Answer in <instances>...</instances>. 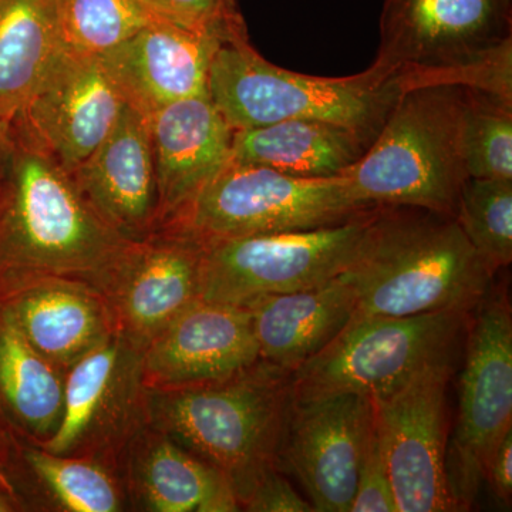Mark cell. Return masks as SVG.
Masks as SVG:
<instances>
[{
    "label": "cell",
    "mask_w": 512,
    "mask_h": 512,
    "mask_svg": "<svg viewBox=\"0 0 512 512\" xmlns=\"http://www.w3.org/2000/svg\"><path fill=\"white\" fill-rule=\"evenodd\" d=\"M130 244L101 220L72 175L10 120L0 187V279L59 276L104 296Z\"/></svg>",
    "instance_id": "6da1fadb"
},
{
    "label": "cell",
    "mask_w": 512,
    "mask_h": 512,
    "mask_svg": "<svg viewBox=\"0 0 512 512\" xmlns=\"http://www.w3.org/2000/svg\"><path fill=\"white\" fill-rule=\"evenodd\" d=\"M353 316L473 313L493 286L456 218L419 207L379 205L355 261L342 274Z\"/></svg>",
    "instance_id": "7a4b0ae2"
},
{
    "label": "cell",
    "mask_w": 512,
    "mask_h": 512,
    "mask_svg": "<svg viewBox=\"0 0 512 512\" xmlns=\"http://www.w3.org/2000/svg\"><path fill=\"white\" fill-rule=\"evenodd\" d=\"M293 403L292 372L259 360L217 382L146 389L144 417L228 478L244 504L272 468Z\"/></svg>",
    "instance_id": "3957f363"
},
{
    "label": "cell",
    "mask_w": 512,
    "mask_h": 512,
    "mask_svg": "<svg viewBox=\"0 0 512 512\" xmlns=\"http://www.w3.org/2000/svg\"><path fill=\"white\" fill-rule=\"evenodd\" d=\"M402 93L396 74L375 64L345 77L275 66L256 52L248 35L222 42L208 74V96L234 131L284 120H322L376 140Z\"/></svg>",
    "instance_id": "277c9868"
},
{
    "label": "cell",
    "mask_w": 512,
    "mask_h": 512,
    "mask_svg": "<svg viewBox=\"0 0 512 512\" xmlns=\"http://www.w3.org/2000/svg\"><path fill=\"white\" fill-rule=\"evenodd\" d=\"M463 87L429 86L400 94L365 156L346 171L370 205H407L456 217L468 180L461 150Z\"/></svg>",
    "instance_id": "5b68a950"
},
{
    "label": "cell",
    "mask_w": 512,
    "mask_h": 512,
    "mask_svg": "<svg viewBox=\"0 0 512 512\" xmlns=\"http://www.w3.org/2000/svg\"><path fill=\"white\" fill-rule=\"evenodd\" d=\"M512 52V0H384L375 66L403 92L467 87L480 64Z\"/></svg>",
    "instance_id": "8992f818"
},
{
    "label": "cell",
    "mask_w": 512,
    "mask_h": 512,
    "mask_svg": "<svg viewBox=\"0 0 512 512\" xmlns=\"http://www.w3.org/2000/svg\"><path fill=\"white\" fill-rule=\"evenodd\" d=\"M376 207L356 197L345 174L292 177L231 160L164 227L201 239L281 234L333 227Z\"/></svg>",
    "instance_id": "52a82bcc"
},
{
    "label": "cell",
    "mask_w": 512,
    "mask_h": 512,
    "mask_svg": "<svg viewBox=\"0 0 512 512\" xmlns=\"http://www.w3.org/2000/svg\"><path fill=\"white\" fill-rule=\"evenodd\" d=\"M468 315L353 316L326 348L292 373L293 399L387 396L427 367L451 360Z\"/></svg>",
    "instance_id": "ba28073f"
},
{
    "label": "cell",
    "mask_w": 512,
    "mask_h": 512,
    "mask_svg": "<svg viewBox=\"0 0 512 512\" xmlns=\"http://www.w3.org/2000/svg\"><path fill=\"white\" fill-rule=\"evenodd\" d=\"M376 208L333 227L202 239L200 298L245 306L328 284L355 261Z\"/></svg>",
    "instance_id": "9c48e42d"
},
{
    "label": "cell",
    "mask_w": 512,
    "mask_h": 512,
    "mask_svg": "<svg viewBox=\"0 0 512 512\" xmlns=\"http://www.w3.org/2000/svg\"><path fill=\"white\" fill-rule=\"evenodd\" d=\"M490 291L468 326L456 431L447 451L460 511L470 508L495 448L512 430V311L505 293Z\"/></svg>",
    "instance_id": "30bf717a"
},
{
    "label": "cell",
    "mask_w": 512,
    "mask_h": 512,
    "mask_svg": "<svg viewBox=\"0 0 512 512\" xmlns=\"http://www.w3.org/2000/svg\"><path fill=\"white\" fill-rule=\"evenodd\" d=\"M451 360L373 400L397 512L460 511L447 471Z\"/></svg>",
    "instance_id": "8fae6325"
},
{
    "label": "cell",
    "mask_w": 512,
    "mask_h": 512,
    "mask_svg": "<svg viewBox=\"0 0 512 512\" xmlns=\"http://www.w3.org/2000/svg\"><path fill=\"white\" fill-rule=\"evenodd\" d=\"M373 417L362 394L293 399L276 468L299 481L313 510L350 511Z\"/></svg>",
    "instance_id": "7c38bea8"
},
{
    "label": "cell",
    "mask_w": 512,
    "mask_h": 512,
    "mask_svg": "<svg viewBox=\"0 0 512 512\" xmlns=\"http://www.w3.org/2000/svg\"><path fill=\"white\" fill-rule=\"evenodd\" d=\"M141 352L116 332L70 366L56 433L37 446L59 456L94 457L127 444L144 417Z\"/></svg>",
    "instance_id": "4fadbf2b"
},
{
    "label": "cell",
    "mask_w": 512,
    "mask_h": 512,
    "mask_svg": "<svg viewBox=\"0 0 512 512\" xmlns=\"http://www.w3.org/2000/svg\"><path fill=\"white\" fill-rule=\"evenodd\" d=\"M124 106L99 56L62 45L10 120L70 174L109 136Z\"/></svg>",
    "instance_id": "5bb4252c"
},
{
    "label": "cell",
    "mask_w": 512,
    "mask_h": 512,
    "mask_svg": "<svg viewBox=\"0 0 512 512\" xmlns=\"http://www.w3.org/2000/svg\"><path fill=\"white\" fill-rule=\"evenodd\" d=\"M202 239L164 227L131 242L104 292L114 332L144 349L200 299Z\"/></svg>",
    "instance_id": "9a60e30c"
},
{
    "label": "cell",
    "mask_w": 512,
    "mask_h": 512,
    "mask_svg": "<svg viewBox=\"0 0 512 512\" xmlns=\"http://www.w3.org/2000/svg\"><path fill=\"white\" fill-rule=\"evenodd\" d=\"M261 360L245 306L197 299L141 353L146 389L227 379Z\"/></svg>",
    "instance_id": "2e32d148"
},
{
    "label": "cell",
    "mask_w": 512,
    "mask_h": 512,
    "mask_svg": "<svg viewBox=\"0 0 512 512\" xmlns=\"http://www.w3.org/2000/svg\"><path fill=\"white\" fill-rule=\"evenodd\" d=\"M222 42L160 18L99 59L126 104L150 116L174 101L208 94L212 57Z\"/></svg>",
    "instance_id": "e0dca14e"
},
{
    "label": "cell",
    "mask_w": 512,
    "mask_h": 512,
    "mask_svg": "<svg viewBox=\"0 0 512 512\" xmlns=\"http://www.w3.org/2000/svg\"><path fill=\"white\" fill-rule=\"evenodd\" d=\"M72 175L101 220L130 242L158 229V190L148 117L121 110L109 136Z\"/></svg>",
    "instance_id": "ac0fdd59"
},
{
    "label": "cell",
    "mask_w": 512,
    "mask_h": 512,
    "mask_svg": "<svg viewBox=\"0 0 512 512\" xmlns=\"http://www.w3.org/2000/svg\"><path fill=\"white\" fill-rule=\"evenodd\" d=\"M0 308L37 352L66 372L114 333L104 296L73 279L37 275L0 279Z\"/></svg>",
    "instance_id": "d6986e66"
},
{
    "label": "cell",
    "mask_w": 512,
    "mask_h": 512,
    "mask_svg": "<svg viewBox=\"0 0 512 512\" xmlns=\"http://www.w3.org/2000/svg\"><path fill=\"white\" fill-rule=\"evenodd\" d=\"M147 117L161 229L231 161L234 130L208 94L174 101Z\"/></svg>",
    "instance_id": "ffe728a7"
},
{
    "label": "cell",
    "mask_w": 512,
    "mask_h": 512,
    "mask_svg": "<svg viewBox=\"0 0 512 512\" xmlns=\"http://www.w3.org/2000/svg\"><path fill=\"white\" fill-rule=\"evenodd\" d=\"M134 500L153 512H232L241 505L228 478L147 424L127 443Z\"/></svg>",
    "instance_id": "44dd1931"
},
{
    "label": "cell",
    "mask_w": 512,
    "mask_h": 512,
    "mask_svg": "<svg viewBox=\"0 0 512 512\" xmlns=\"http://www.w3.org/2000/svg\"><path fill=\"white\" fill-rule=\"evenodd\" d=\"M261 360L295 372L326 348L356 312L352 288L342 275L328 284L247 303Z\"/></svg>",
    "instance_id": "7402d4cb"
},
{
    "label": "cell",
    "mask_w": 512,
    "mask_h": 512,
    "mask_svg": "<svg viewBox=\"0 0 512 512\" xmlns=\"http://www.w3.org/2000/svg\"><path fill=\"white\" fill-rule=\"evenodd\" d=\"M375 138L342 124L322 120H284L235 130L231 160L261 165L301 178L345 174Z\"/></svg>",
    "instance_id": "603a6c76"
},
{
    "label": "cell",
    "mask_w": 512,
    "mask_h": 512,
    "mask_svg": "<svg viewBox=\"0 0 512 512\" xmlns=\"http://www.w3.org/2000/svg\"><path fill=\"white\" fill-rule=\"evenodd\" d=\"M66 370L37 352L0 308V413L9 430L37 444L56 433L62 420Z\"/></svg>",
    "instance_id": "cb8c5ba5"
},
{
    "label": "cell",
    "mask_w": 512,
    "mask_h": 512,
    "mask_svg": "<svg viewBox=\"0 0 512 512\" xmlns=\"http://www.w3.org/2000/svg\"><path fill=\"white\" fill-rule=\"evenodd\" d=\"M60 46L56 0H0V120L22 109Z\"/></svg>",
    "instance_id": "d4e9b609"
},
{
    "label": "cell",
    "mask_w": 512,
    "mask_h": 512,
    "mask_svg": "<svg viewBox=\"0 0 512 512\" xmlns=\"http://www.w3.org/2000/svg\"><path fill=\"white\" fill-rule=\"evenodd\" d=\"M60 40L66 49L101 56L164 18L151 0H56Z\"/></svg>",
    "instance_id": "484cf974"
},
{
    "label": "cell",
    "mask_w": 512,
    "mask_h": 512,
    "mask_svg": "<svg viewBox=\"0 0 512 512\" xmlns=\"http://www.w3.org/2000/svg\"><path fill=\"white\" fill-rule=\"evenodd\" d=\"M22 458L45 493L62 510H123L120 485L103 464L94 461V457L59 456L40 446H26L22 447Z\"/></svg>",
    "instance_id": "4316f807"
},
{
    "label": "cell",
    "mask_w": 512,
    "mask_h": 512,
    "mask_svg": "<svg viewBox=\"0 0 512 512\" xmlns=\"http://www.w3.org/2000/svg\"><path fill=\"white\" fill-rule=\"evenodd\" d=\"M460 136L468 177L512 180V100L463 87Z\"/></svg>",
    "instance_id": "83f0119b"
},
{
    "label": "cell",
    "mask_w": 512,
    "mask_h": 512,
    "mask_svg": "<svg viewBox=\"0 0 512 512\" xmlns=\"http://www.w3.org/2000/svg\"><path fill=\"white\" fill-rule=\"evenodd\" d=\"M456 221L493 274L512 262V180L468 178Z\"/></svg>",
    "instance_id": "f1b7e54d"
},
{
    "label": "cell",
    "mask_w": 512,
    "mask_h": 512,
    "mask_svg": "<svg viewBox=\"0 0 512 512\" xmlns=\"http://www.w3.org/2000/svg\"><path fill=\"white\" fill-rule=\"evenodd\" d=\"M154 8L185 28L210 33L222 40L247 36L237 0H151Z\"/></svg>",
    "instance_id": "f546056e"
},
{
    "label": "cell",
    "mask_w": 512,
    "mask_h": 512,
    "mask_svg": "<svg viewBox=\"0 0 512 512\" xmlns=\"http://www.w3.org/2000/svg\"><path fill=\"white\" fill-rule=\"evenodd\" d=\"M349 512H397L375 417Z\"/></svg>",
    "instance_id": "4dcf8cb0"
},
{
    "label": "cell",
    "mask_w": 512,
    "mask_h": 512,
    "mask_svg": "<svg viewBox=\"0 0 512 512\" xmlns=\"http://www.w3.org/2000/svg\"><path fill=\"white\" fill-rule=\"evenodd\" d=\"M242 508L254 512H312V504L293 487L286 474L272 468L255 485Z\"/></svg>",
    "instance_id": "1f68e13d"
},
{
    "label": "cell",
    "mask_w": 512,
    "mask_h": 512,
    "mask_svg": "<svg viewBox=\"0 0 512 512\" xmlns=\"http://www.w3.org/2000/svg\"><path fill=\"white\" fill-rule=\"evenodd\" d=\"M485 481L490 483L495 495L504 504L511 503L512 497V430L501 440L495 448L487 471Z\"/></svg>",
    "instance_id": "d6a6232c"
},
{
    "label": "cell",
    "mask_w": 512,
    "mask_h": 512,
    "mask_svg": "<svg viewBox=\"0 0 512 512\" xmlns=\"http://www.w3.org/2000/svg\"><path fill=\"white\" fill-rule=\"evenodd\" d=\"M10 146V120H0V187L5 174Z\"/></svg>",
    "instance_id": "836d02e7"
},
{
    "label": "cell",
    "mask_w": 512,
    "mask_h": 512,
    "mask_svg": "<svg viewBox=\"0 0 512 512\" xmlns=\"http://www.w3.org/2000/svg\"><path fill=\"white\" fill-rule=\"evenodd\" d=\"M5 419H3L2 413H0V467L6 463L8 458L9 447H10V430L9 427H5Z\"/></svg>",
    "instance_id": "e575fe53"
},
{
    "label": "cell",
    "mask_w": 512,
    "mask_h": 512,
    "mask_svg": "<svg viewBox=\"0 0 512 512\" xmlns=\"http://www.w3.org/2000/svg\"><path fill=\"white\" fill-rule=\"evenodd\" d=\"M13 510H15V505L10 501V498L6 495L5 491L0 490V512Z\"/></svg>",
    "instance_id": "d590c367"
}]
</instances>
